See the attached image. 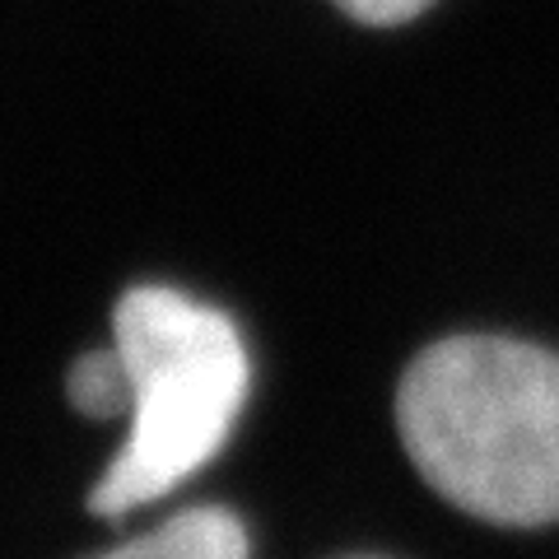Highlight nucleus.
Instances as JSON below:
<instances>
[{"instance_id": "obj_1", "label": "nucleus", "mask_w": 559, "mask_h": 559, "mask_svg": "<svg viewBox=\"0 0 559 559\" xmlns=\"http://www.w3.org/2000/svg\"><path fill=\"white\" fill-rule=\"evenodd\" d=\"M406 457L495 527L559 522V355L503 336H448L396 388Z\"/></svg>"}, {"instance_id": "obj_2", "label": "nucleus", "mask_w": 559, "mask_h": 559, "mask_svg": "<svg viewBox=\"0 0 559 559\" xmlns=\"http://www.w3.org/2000/svg\"><path fill=\"white\" fill-rule=\"evenodd\" d=\"M112 349L131 382L127 443L94 485L98 518H127L178 489L224 448L252 388L238 326L164 285L121 294Z\"/></svg>"}, {"instance_id": "obj_3", "label": "nucleus", "mask_w": 559, "mask_h": 559, "mask_svg": "<svg viewBox=\"0 0 559 559\" xmlns=\"http://www.w3.org/2000/svg\"><path fill=\"white\" fill-rule=\"evenodd\" d=\"M248 527L229 509H187L98 559H248Z\"/></svg>"}, {"instance_id": "obj_4", "label": "nucleus", "mask_w": 559, "mask_h": 559, "mask_svg": "<svg viewBox=\"0 0 559 559\" xmlns=\"http://www.w3.org/2000/svg\"><path fill=\"white\" fill-rule=\"evenodd\" d=\"M70 401H75L84 415H94V419L131 411V382H127V369H121L117 349L84 355L75 369H70Z\"/></svg>"}, {"instance_id": "obj_5", "label": "nucleus", "mask_w": 559, "mask_h": 559, "mask_svg": "<svg viewBox=\"0 0 559 559\" xmlns=\"http://www.w3.org/2000/svg\"><path fill=\"white\" fill-rule=\"evenodd\" d=\"M336 5L359 24L392 28V24H406V20H415V14H425L433 0H336Z\"/></svg>"}]
</instances>
